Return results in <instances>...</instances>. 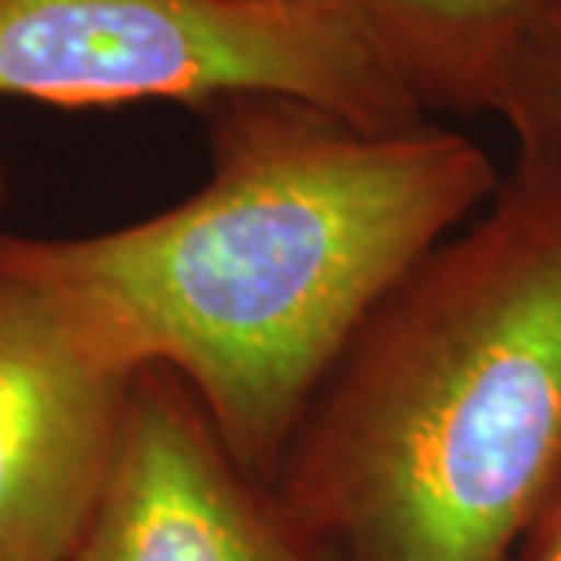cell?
<instances>
[{
  "label": "cell",
  "instance_id": "cell-1",
  "mask_svg": "<svg viewBox=\"0 0 561 561\" xmlns=\"http://www.w3.org/2000/svg\"><path fill=\"white\" fill-rule=\"evenodd\" d=\"M197 113L209 175L187 201L103 234L10 241L144 365L172 368L272 486L362 321L502 179L478 140L427 119L368 128L278 91Z\"/></svg>",
  "mask_w": 561,
  "mask_h": 561
},
{
  "label": "cell",
  "instance_id": "cell-2",
  "mask_svg": "<svg viewBox=\"0 0 561 561\" xmlns=\"http://www.w3.org/2000/svg\"><path fill=\"white\" fill-rule=\"evenodd\" d=\"M561 486V179L486 209L362 321L275 474L331 561H512Z\"/></svg>",
  "mask_w": 561,
  "mask_h": 561
},
{
  "label": "cell",
  "instance_id": "cell-3",
  "mask_svg": "<svg viewBox=\"0 0 561 561\" xmlns=\"http://www.w3.org/2000/svg\"><path fill=\"white\" fill-rule=\"evenodd\" d=\"M278 91L368 128L427 119L375 47L300 0H0V98L172 101Z\"/></svg>",
  "mask_w": 561,
  "mask_h": 561
},
{
  "label": "cell",
  "instance_id": "cell-4",
  "mask_svg": "<svg viewBox=\"0 0 561 561\" xmlns=\"http://www.w3.org/2000/svg\"><path fill=\"white\" fill-rule=\"evenodd\" d=\"M144 362L0 231V561H69Z\"/></svg>",
  "mask_w": 561,
  "mask_h": 561
},
{
  "label": "cell",
  "instance_id": "cell-5",
  "mask_svg": "<svg viewBox=\"0 0 561 561\" xmlns=\"http://www.w3.org/2000/svg\"><path fill=\"white\" fill-rule=\"evenodd\" d=\"M69 561H331L228 453L165 365L131 383L116 456Z\"/></svg>",
  "mask_w": 561,
  "mask_h": 561
},
{
  "label": "cell",
  "instance_id": "cell-6",
  "mask_svg": "<svg viewBox=\"0 0 561 561\" xmlns=\"http://www.w3.org/2000/svg\"><path fill=\"white\" fill-rule=\"evenodd\" d=\"M350 22L424 113H493L542 0H300Z\"/></svg>",
  "mask_w": 561,
  "mask_h": 561
},
{
  "label": "cell",
  "instance_id": "cell-7",
  "mask_svg": "<svg viewBox=\"0 0 561 561\" xmlns=\"http://www.w3.org/2000/svg\"><path fill=\"white\" fill-rule=\"evenodd\" d=\"M493 113L515 135V169L561 179V0H542L524 28Z\"/></svg>",
  "mask_w": 561,
  "mask_h": 561
},
{
  "label": "cell",
  "instance_id": "cell-8",
  "mask_svg": "<svg viewBox=\"0 0 561 561\" xmlns=\"http://www.w3.org/2000/svg\"><path fill=\"white\" fill-rule=\"evenodd\" d=\"M512 561H561V486Z\"/></svg>",
  "mask_w": 561,
  "mask_h": 561
},
{
  "label": "cell",
  "instance_id": "cell-9",
  "mask_svg": "<svg viewBox=\"0 0 561 561\" xmlns=\"http://www.w3.org/2000/svg\"><path fill=\"white\" fill-rule=\"evenodd\" d=\"M7 203V169H3V160H0V209Z\"/></svg>",
  "mask_w": 561,
  "mask_h": 561
}]
</instances>
